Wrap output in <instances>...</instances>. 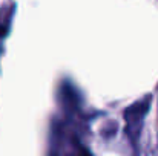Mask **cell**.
Instances as JSON below:
<instances>
[{
  "instance_id": "1",
  "label": "cell",
  "mask_w": 158,
  "mask_h": 156,
  "mask_svg": "<svg viewBox=\"0 0 158 156\" xmlns=\"http://www.w3.org/2000/svg\"><path fill=\"white\" fill-rule=\"evenodd\" d=\"M5 34H6V28L0 26V37H5Z\"/></svg>"
},
{
  "instance_id": "2",
  "label": "cell",
  "mask_w": 158,
  "mask_h": 156,
  "mask_svg": "<svg viewBox=\"0 0 158 156\" xmlns=\"http://www.w3.org/2000/svg\"><path fill=\"white\" fill-rule=\"evenodd\" d=\"M80 156H91V155H89V153H88V152H86V150H83V152H81V153H80Z\"/></svg>"
}]
</instances>
